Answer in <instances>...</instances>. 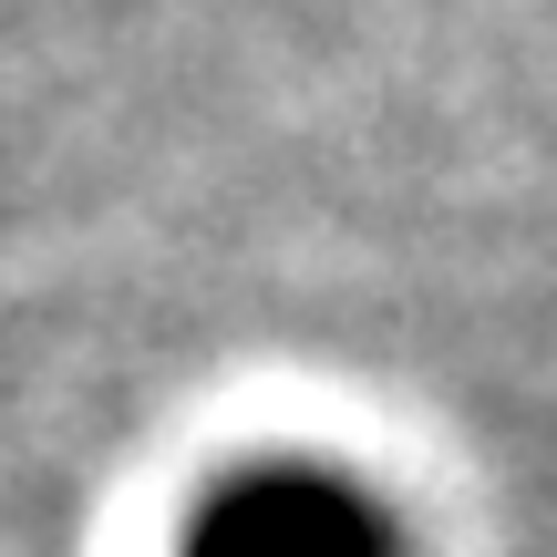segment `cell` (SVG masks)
I'll list each match as a JSON object with an SVG mask.
<instances>
[{
    "instance_id": "obj_1",
    "label": "cell",
    "mask_w": 557,
    "mask_h": 557,
    "mask_svg": "<svg viewBox=\"0 0 557 557\" xmlns=\"http://www.w3.org/2000/svg\"><path fill=\"white\" fill-rule=\"evenodd\" d=\"M186 557H403V537L331 465H248L197 506Z\"/></svg>"
}]
</instances>
